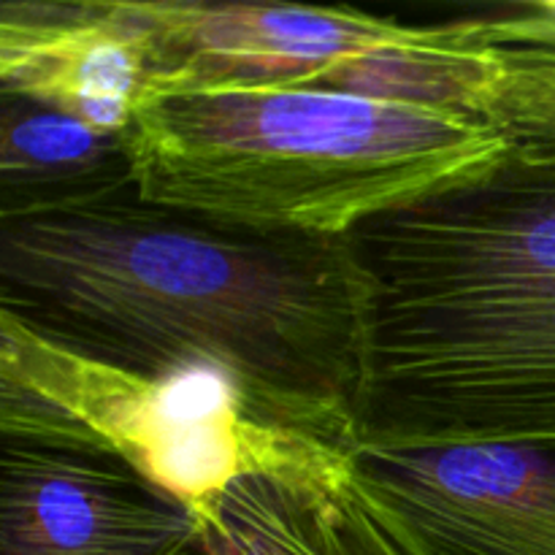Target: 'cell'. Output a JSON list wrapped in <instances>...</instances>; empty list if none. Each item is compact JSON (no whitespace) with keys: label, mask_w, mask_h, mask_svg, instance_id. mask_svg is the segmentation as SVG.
<instances>
[{"label":"cell","mask_w":555,"mask_h":555,"mask_svg":"<svg viewBox=\"0 0 555 555\" xmlns=\"http://www.w3.org/2000/svg\"><path fill=\"white\" fill-rule=\"evenodd\" d=\"M334 496L269 477L238 480L206 524V555H334L328 529Z\"/></svg>","instance_id":"10"},{"label":"cell","mask_w":555,"mask_h":555,"mask_svg":"<svg viewBox=\"0 0 555 555\" xmlns=\"http://www.w3.org/2000/svg\"><path fill=\"white\" fill-rule=\"evenodd\" d=\"M328 529L334 555H396L347 486L331 499Z\"/></svg>","instance_id":"12"},{"label":"cell","mask_w":555,"mask_h":555,"mask_svg":"<svg viewBox=\"0 0 555 555\" xmlns=\"http://www.w3.org/2000/svg\"><path fill=\"white\" fill-rule=\"evenodd\" d=\"M122 135L27 98L3 95L0 114V222L30 220L130 193Z\"/></svg>","instance_id":"9"},{"label":"cell","mask_w":555,"mask_h":555,"mask_svg":"<svg viewBox=\"0 0 555 555\" xmlns=\"http://www.w3.org/2000/svg\"><path fill=\"white\" fill-rule=\"evenodd\" d=\"M152 81L150 41L130 0H9L0 9L3 95L122 135Z\"/></svg>","instance_id":"8"},{"label":"cell","mask_w":555,"mask_h":555,"mask_svg":"<svg viewBox=\"0 0 555 555\" xmlns=\"http://www.w3.org/2000/svg\"><path fill=\"white\" fill-rule=\"evenodd\" d=\"M0 555H206V531L114 455L0 439Z\"/></svg>","instance_id":"7"},{"label":"cell","mask_w":555,"mask_h":555,"mask_svg":"<svg viewBox=\"0 0 555 555\" xmlns=\"http://www.w3.org/2000/svg\"><path fill=\"white\" fill-rule=\"evenodd\" d=\"M477 30L496 43H537L555 49V0H529L469 16Z\"/></svg>","instance_id":"11"},{"label":"cell","mask_w":555,"mask_h":555,"mask_svg":"<svg viewBox=\"0 0 555 555\" xmlns=\"http://www.w3.org/2000/svg\"><path fill=\"white\" fill-rule=\"evenodd\" d=\"M0 312L125 372L215 374L266 421L358 448L372 282L352 236L220 225L130 190L0 222Z\"/></svg>","instance_id":"1"},{"label":"cell","mask_w":555,"mask_h":555,"mask_svg":"<svg viewBox=\"0 0 555 555\" xmlns=\"http://www.w3.org/2000/svg\"><path fill=\"white\" fill-rule=\"evenodd\" d=\"M347 488L396 555H555V444L356 450Z\"/></svg>","instance_id":"5"},{"label":"cell","mask_w":555,"mask_h":555,"mask_svg":"<svg viewBox=\"0 0 555 555\" xmlns=\"http://www.w3.org/2000/svg\"><path fill=\"white\" fill-rule=\"evenodd\" d=\"M372 339L356 450L555 444V160L363 222Z\"/></svg>","instance_id":"2"},{"label":"cell","mask_w":555,"mask_h":555,"mask_svg":"<svg viewBox=\"0 0 555 555\" xmlns=\"http://www.w3.org/2000/svg\"><path fill=\"white\" fill-rule=\"evenodd\" d=\"M150 41L152 92L173 85L318 87L336 68L415 47L439 25H404L356 9L130 0Z\"/></svg>","instance_id":"6"},{"label":"cell","mask_w":555,"mask_h":555,"mask_svg":"<svg viewBox=\"0 0 555 555\" xmlns=\"http://www.w3.org/2000/svg\"><path fill=\"white\" fill-rule=\"evenodd\" d=\"M0 439L98 450L209 524L247 477L339 493L352 453L260 417L215 374L150 377L92 361L0 312Z\"/></svg>","instance_id":"4"},{"label":"cell","mask_w":555,"mask_h":555,"mask_svg":"<svg viewBox=\"0 0 555 555\" xmlns=\"http://www.w3.org/2000/svg\"><path fill=\"white\" fill-rule=\"evenodd\" d=\"M122 144L146 204L331 238L518 157L507 135L466 114L280 85L160 87Z\"/></svg>","instance_id":"3"}]
</instances>
